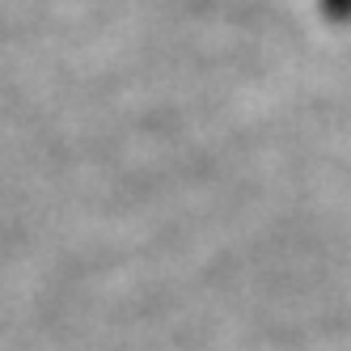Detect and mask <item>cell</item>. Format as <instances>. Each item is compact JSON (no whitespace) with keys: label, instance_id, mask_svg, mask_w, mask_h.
Masks as SVG:
<instances>
[{"label":"cell","instance_id":"cell-1","mask_svg":"<svg viewBox=\"0 0 351 351\" xmlns=\"http://www.w3.org/2000/svg\"><path fill=\"white\" fill-rule=\"evenodd\" d=\"M322 13L330 21H351V0H322Z\"/></svg>","mask_w":351,"mask_h":351}]
</instances>
